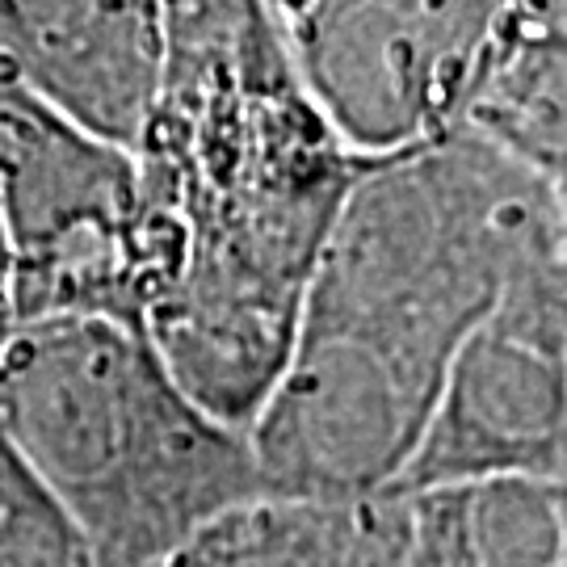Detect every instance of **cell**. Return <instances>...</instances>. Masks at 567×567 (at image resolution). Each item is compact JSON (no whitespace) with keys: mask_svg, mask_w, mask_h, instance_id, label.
Instances as JSON below:
<instances>
[{"mask_svg":"<svg viewBox=\"0 0 567 567\" xmlns=\"http://www.w3.org/2000/svg\"><path fill=\"white\" fill-rule=\"evenodd\" d=\"M140 173V328L194 404L248 429L278 383L353 156L295 76L265 0H156Z\"/></svg>","mask_w":567,"mask_h":567,"instance_id":"1","label":"cell"},{"mask_svg":"<svg viewBox=\"0 0 567 567\" xmlns=\"http://www.w3.org/2000/svg\"><path fill=\"white\" fill-rule=\"evenodd\" d=\"M564 244V177L475 131L370 161L244 429L265 496L344 505L400 484L458 344L508 278Z\"/></svg>","mask_w":567,"mask_h":567,"instance_id":"2","label":"cell"},{"mask_svg":"<svg viewBox=\"0 0 567 567\" xmlns=\"http://www.w3.org/2000/svg\"><path fill=\"white\" fill-rule=\"evenodd\" d=\"M0 437L72 517L93 567H164L227 508L265 496L248 437L194 404L131 320L9 328Z\"/></svg>","mask_w":567,"mask_h":567,"instance_id":"3","label":"cell"},{"mask_svg":"<svg viewBox=\"0 0 567 567\" xmlns=\"http://www.w3.org/2000/svg\"><path fill=\"white\" fill-rule=\"evenodd\" d=\"M0 224L13 324L110 316L140 324L143 236L131 147L42 102L0 55Z\"/></svg>","mask_w":567,"mask_h":567,"instance_id":"4","label":"cell"},{"mask_svg":"<svg viewBox=\"0 0 567 567\" xmlns=\"http://www.w3.org/2000/svg\"><path fill=\"white\" fill-rule=\"evenodd\" d=\"M513 13V0H299L274 25L337 140L383 161L463 122Z\"/></svg>","mask_w":567,"mask_h":567,"instance_id":"5","label":"cell"},{"mask_svg":"<svg viewBox=\"0 0 567 567\" xmlns=\"http://www.w3.org/2000/svg\"><path fill=\"white\" fill-rule=\"evenodd\" d=\"M564 248L508 278L446 370L421 446L391 492L529 480L564 484Z\"/></svg>","mask_w":567,"mask_h":567,"instance_id":"6","label":"cell"},{"mask_svg":"<svg viewBox=\"0 0 567 567\" xmlns=\"http://www.w3.org/2000/svg\"><path fill=\"white\" fill-rule=\"evenodd\" d=\"M404 501L395 492L344 505L257 496L198 529L164 567H408Z\"/></svg>","mask_w":567,"mask_h":567,"instance_id":"7","label":"cell"}]
</instances>
